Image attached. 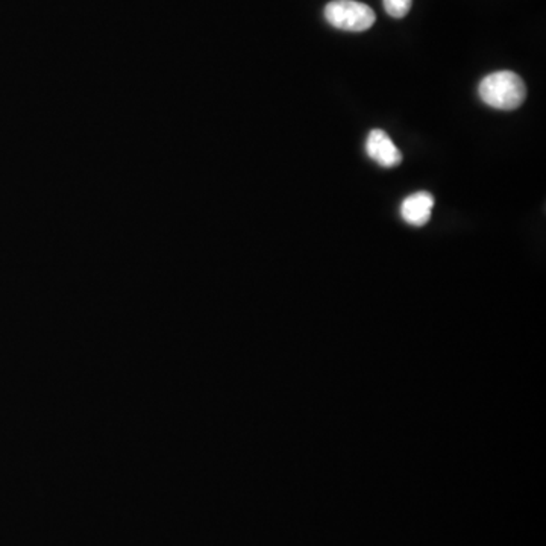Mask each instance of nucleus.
I'll return each mask as SVG.
<instances>
[{
    "label": "nucleus",
    "instance_id": "obj_1",
    "mask_svg": "<svg viewBox=\"0 0 546 546\" xmlns=\"http://www.w3.org/2000/svg\"><path fill=\"white\" fill-rule=\"evenodd\" d=\"M481 101L495 110L511 111L522 105L527 87L522 78L510 70L487 74L478 87Z\"/></svg>",
    "mask_w": 546,
    "mask_h": 546
},
{
    "label": "nucleus",
    "instance_id": "obj_2",
    "mask_svg": "<svg viewBox=\"0 0 546 546\" xmlns=\"http://www.w3.org/2000/svg\"><path fill=\"white\" fill-rule=\"evenodd\" d=\"M323 13L331 26L348 33L368 31L377 20L372 8L357 0H333Z\"/></svg>",
    "mask_w": 546,
    "mask_h": 546
},
{
    "label": "nucleus",
    "instance_id": "obj_3",
    "mask_svg": "<svg viewBox=\"0 0 546 546\" xmlns=\"http://www.w3.org/2000/svg\"><path fill=\"white\" fill-rule=\"evenodd\" d=\"M366 152L384 169L396 167L402 161V154L382 129H373L366 140Z\"/></svg>",
    "mask_w": 546,
    "mask_h": 546
},
{
    "label": "nucleus",
    "instance_id": "obj_4",
    "mask_svg": "<svg viewBox=\"0 0 546 546\" xmlns=\"http://www.w3.org/2000/svg\"><path fill=\"white\" fill-rule=\"evenodd\" d=\"M432 207H434V198L432 194L427 192H418L404 199V203L401 205V216L409 225H427L432 217Z\"/></svg>",
    "mask_w": 546,
    "mask_h": 546
},
{
    "label": "nucleus",
    "instance_id": "obj_5",
    "mask_svg": "<svg viewBox=\"0 0 546 546\" xmlns=\"http://www.w3.org/2000/svg\"><path fill=\"white\" fill-rule=\"evenodd\" d=\"M413 0H382L387 15L393 19H402L409 15Z\"/></svg>",
    "mask_w": 546,
    "mask_h": 546
}]
</instances>
